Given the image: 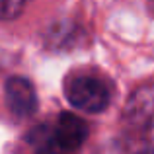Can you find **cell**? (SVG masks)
I'll return each instance as SVG.
<instances>
[{
  "label": "cell",
  "instance_id": "cell-1",
  "mask_svg": "<svg viewBox=\"0 0 154 154\" xmlns=\"http://www.w3.org/2000/svg\"><path fill=\"white\" fill-rule=\"evenodd\" d=\"M27 139L37 154H76L88 139V125L74 113H60L53 125L33 129Z\"/></svg>",
  "mask_w": 154,
  "mask_h": 154
},
{
  "label": "cell",
  "instance_id": "cell-2",
  "mask_svg": "<svg viewBox=\"0 0 154 154\" xmlns=\"http://www.w3.org/2000/svg\"><path fill=\"white\" fill-rule=\"evenodd\" d=\"M125 125L144 143V148L154 150V84L133 92L123 113Z\"/></svg>",
  "mask_w": 154,
  "mask_h": 154
},
{
  "label": "cell",
  "instance_id": "cell-3",
  "mask_svg": "<svg viewBox=\"0 0 154 154\" xmlns=\"http://www.w3.org/2000/svg\"><path fill=\"white\" fill-rule=\"evenodd\" d=\"M66 100L72 107L86 113H100L109 105V90L100 78L94 76H74L64 86Z\"/></svg>",
  "mask_w": 154,
  "mask_h": 154
},
{
  "label": "cell",
  "instance_id": "cell-4",
  "mask_svg": "<svg viewBox=\"0 0 154 154\" xmlns=\"http://www.w3.org/2000/svg\"><path fill=\"white\" fill-rule=\"evenodd\" d=\"M4 98H6V105L12 111V115L20 117V119L31 117L37 111V92H35L33 84L23 76H12L6 80Z\"/></svg>",
  "mask_w": 154,
  "mask_h": 154
},
{
  "label": "cell",
  "instance_id": "cell-5",
  "mask_svg": "<svg viewBox=\"0 0 154 154\" xmlns=\"http://www.w3.org/2000/svg\"><path fill=\"white\" fill-rule=\"evenodd\" d=\"M31 0H0V20H14L27 8Z\"/></svg>",
  "mask_w": 154,
  "mask_h": 154
},
{
  "label": "cell",
  "instance_id": "cell-6",
  "mask_svg": "<svg viewBox=\"0 0 154 154\" xmlns=\"http://www.w3.org/2000/svg\"><path fill=\"white\" fill-rule=\"evenodd\" d=\"M137 154H154V150H150V148H143V150H139Z\"/></svg>",
  "mask_w": 154,
  "mask_h": 154
}]
</instances>
